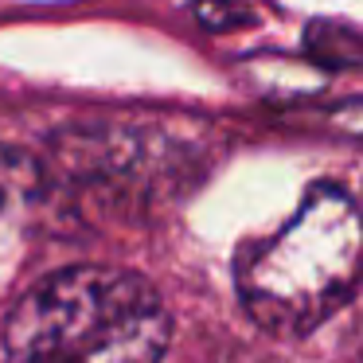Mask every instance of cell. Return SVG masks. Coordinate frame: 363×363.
<instances>
[{
    "instance_id": "obj_4",
    "label": "cell",
    "mask_w": 363,
    "mask_h": 363,
    "mask_svg": "<svg viewBox=\"0 0 363 363\" xmlns=\"http://www.w3.org/2000/svg\"><path fill=\"white\" fill-rule=\"evenodd\" d=\"M301 48H305L308 63L320 67V71L363 67V35L352 24H340V20H308Z\"/></svg>"
},
{
    "instance_id": "obj_1",
    "label": "cell",
    "mask_w": 363,
    "mask_h": 363,
    "mask_svg": "<svg viewBox=\"0 0 363 363\" xmlns=\"http://www.w3.org/2000/svg\"><path fill=\"white\" fill-rule=\"evenodd\" d=\"M168 336V308L141 274L71 266L12 305L4 363H160Z\"/></svg>"
},
{
    "instance_id": "obj_2",
    "label": "cell",
    "mask_w": 363,
    "mask_h": 363,
    "mask_svg": "<svg viewBox=\"0 0 363 363\" xmlns=\"http://www.w3.org/2000/svg\"><path fill=\"white\" fill-rule=\"evenodd\" d=\"M363 285V211L347 191L316 184L293 219L238 258L246 313L277 336H305Z\"/></svg>"
},
{
    "instance_id": "obj_5",
    "label": "cell",
    "mask_w": 363,
    "mask_h": 363,
    "mask_svg": "<svg viewBox=\"0 0 363 363\" xmlns=\"http://www.w3.org/2000/svg\"><path fill=\"white\" fill-rule=\"evenodd\" d=\"M191 16L207 32H238L258 24V9L250 0H191Z\"/></svg>"
},
{
    "instance_id": "obj_6",
    "label": "cell",
    "mask_w": 363,
    "mask_h": 363,
    "mask_svg": "<svg viewBox=\"0 0 363 363\" xmlns=\"http://www.w3.org/2000/svg\"><path fill=\"white\" fill-rule=\"evenodd\" d=\"M16 172H20V164H16V157H12L4 145H0V207L9 203V196H12V184H16Z\"/></svg>"
},
{
    "instance_id": "obj_3",
    "label": "cell",
    "mask_w": 363,
    "mask_h": 363,
    "mask_svg": "<svg viewBox=\"0 0 363 363\" xmlns=\"http://www.w3.org/2000/svg\"><path fill=\"white\" fill-rule=\"evenodd\" d=\"M184 164L188 152L176 149L168 137H152L141 129H67L51 145L55 180L106 199L149 196L152 188L176 180Z\"/></svg>"
}]
</instances>
